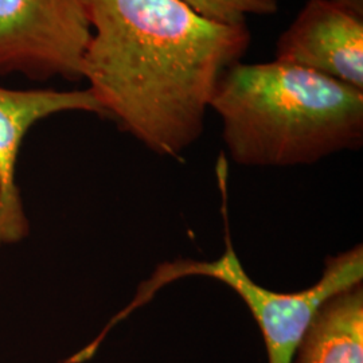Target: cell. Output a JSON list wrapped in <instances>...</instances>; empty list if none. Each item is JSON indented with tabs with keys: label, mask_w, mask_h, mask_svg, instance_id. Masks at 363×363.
<instances>
[{
	"label": "cell",
	"mask_w": 363,
	"mask_h": 363,
	"mask_svg": "<svg viewBox=\"0 0 363 363\" xmlns=\"http://www.w3.org/2000/svg\"><path fill=\"white\" fill-rule=\"evenodd\" d=\"M234 162L307 166L363 143V91L279 61L230 66L210 101Z\"/></svg>",
	"instance_id": "2"
},
{
	"label": "cell",
	"mask_w": 363,
	"mask_h": 363,
	"mask_svg": "<svg viewBox=\"0 0 363 363\" xmlns=\"http://www.w3.org/2000/svg\"><path fill=\"white\" fill-rule=\"evenodd\" d=\"M223 216L226 220L225 252L220 257L213 261L177 259L157 265L151 277L140 284L130 304L88 345V350L96 352L111 328L148 304L164 286L186 277H208L232 288L247 304L264 337L268 363H291L298 343L325 301L362 283L363 247L357 245L337 256L327 257L320 279L307 289L292 294L267 289L244 269L234 250L225 208Z\"/></svg>",
	"instance_id": "3"
},
{
	"label": "cell",
	"mask_w": 363,
	"mask_h": 363,
	"mask_svg": "<svg viewBox=\"0 0 363 363\" xmlns=\"http://www.w3.org/2000/svg\"><path fill=\"white\" fill-rule=\"evenodd\" d=\"M274 61L363 91V18L331 0H307L277 40Z\"/></svg>",
	"instance_id": "5"
},
{
	"label": "cell",
	"mask_w": 363,
	"mask_h": 363,
	"mask_svg": "<svg viewBox=\"0 0 363 363\" xmlns=\"http://www.w3.org/2000/svg\"><path fill=\"white\" fill-rule=\"evenodd\" d=\"M291 363H363V286L328 298Z\"/></svg>",
	"instance_id": "7"
},
{
	"label": "cell",
	"mask_w": 363,
	"mask_h": 363,
	"mask_svg": "<svg viewBox=\"0 0 363 363\" xmlns=\"http://www.w3.org/2000/svg\"><path fill=\"white\" fill-rule=\"evenodd\" d=\"M91 38L81 76L104 109L157 155L178 159L201 138L222 74L250 31L182 0H82Z\"/></svg>",
	"instance_id": "1"
},
{
	"label": "cell",
	"mask_w": 363,
	"mask_h": 363,
	"mask_svg": "<svg viewBox=\"0 0 363 363\" xmlns=\"http://www.w3.org/2000/svg\"><path fill=\"white\" fill-rule=\"evenodd\" d=\"M349 13L363 18V0H331Z\"/></svg>",
	"instance_id": "9"
},
{
	"label": "cell",
	"mask_w": 363,
	"mask_h": 363,
	"mask_svg": "<svg viewBox=\"0 0 363 363\" xmlns=\"http://www.w3.org/2000/svg\"><path fill=\"white\" fill-rule=\"evenodd\" d=\"M91 38L82 0H0V74L79 79Z\"/></svg>",
	"instance_id": "4"
},
{
	"label": "cell",
	"mask_w": 363,
	"mask_h": 363,
	"mask_svg": "<svg viewBox=\"0 0 363 363\" xmlns=\"http://www.w3.org/2000/svg\"><path fill=\"white\" fill-rule=\"evenodd\" d=\"M208 19L244 25L247 16H265L277 11V0H182Z\"/></svg>",
	"instance_id": "8"
},
{
	"label": "cell",
	"mask_w": 363,
	"mask_h": 363,
	"mask_svg": "<svg viewBox=\"0 0 363 363\" xmlns=\"http://www.w3.org/2000/svg\"><path fill=\"white\" fill-rule=\"evenodd\" d=\"M91 112L105 117L89 89L10 91L0 88V245L13 244L28 233L23 205L15 181L21 145L28 130L61 112Z\"/></svg>",
	"instance_id": "6"
}]
</instances>
